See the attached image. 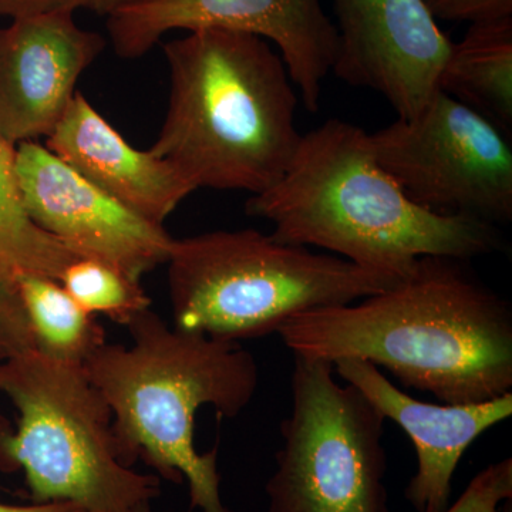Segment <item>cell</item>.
I'll return each instance as SVG.
<instances>
[{
    "instance_id": "cell-1",
    "label": "cell",
    "mask_w": 512,
    "mask_h": 512,
    "mask_svg": "<svg viewBox=\"0 0 512 512\" xmlns=\"http://www.w3.org/2000/svg\"><path fill=\"white\" fill-rule=\"evenodd\" d=\"M470 262L423 256L390 288L301 313L276 333L293 356L366 360L440 403L497 399L512 392V305Z\"/></svg>"
},
{
    "instance_id": "cell-2",
    "label": "cell",
    "mask_w": 512,
    "mask_h": 512,
    "mask_svg": "<svg viewBox=\"0 0 512 512\" xmlns=\"http://www.w3.org/2000/svg\"><path fill=\"white\" fill-rule=\"evenodd\" d=\"M245 211L271 222L276 241L396 279L423 256L473 261L504 247L497 225L410 200L377 163L370 134L339 119L303 134L281 180L251 195Z\"/></svg>"
},
{
    "instance_id": "cell-3",
    "label": "cell",
    "mask_w": 512,
    "mask_h": 512,
    "mask_svg": "<svg viewBox=\"0 0 512 512\" xmlns=\"http://www.w3.org/2000/svg\"><path fill=\"white\" fill-rule=\"evenodd\" d=\"M124 326L128 348L104 343L83 365L113 414L117 458L187 481L191 508L234 512L221 497L218 446L204 454L195 448V416L204 406L221 419L247 409L259 384L254 355L239 342L171 328L151 308Z\"/></svg>"
},
{
    "instance_id": "cell-4",
    "label": "cell",
    "mask_w": 512,
    "mask_h": 512,
    "mask_svg": "<svg viewBox=\"0 0 512 512\" xmlns=\"http://www.w3.org/2000/svg\"><path fill=\"white\" fill-rule=\"evenodd\" d=\"M170 100L148 151L195 188L268 190L288 170L303 134L299 94L268 40L205 29L165 43Z\"/></svg>"
},
{
    "instance_id": "cell-5",
    "label": "cell",
    "mask_w": 512,
    "mask_h": 512,
    "mask_svg": "<svg viewBox=\"0 0 512 512\" xmlns=\"http://www.w3.org/2000/svg\"><path fill=\"white\" fill-rule=\"evenodd\" d=\"M167 265L175 328L232 342L264 338L301 313L400 281L255 229L174 238Z\"/></svg>"
},
{
    "instance_id": "cell-6",
    "label": "cell",
    "mask_w": 512,
    "mask_h": 512,
    "mask_svg": "<svg viewBox=\"0 0 512 512\" xmlns=\"http://www.w3.org/2000/svg\"><path fill=\"white\" fill-rule=\"evenodd\" d=\"M0 393L19 413L0 417V470L25 473L33 503L134 512L160 497L158 477L117 458L113 414L83 365L29 350L0 363Z\"/></svg>"
},
{
    "instance_id": "cell-7",
    "label": "cell",
    "mask_w": 512,
    "mask_h": 512,
    "mask_svg": "<svg viewBox=\"0 0 512 512\" xmlns=\"http://www.w3.org/2000/svg\"><path fill=\"white\" fill-rule=\"evenodd\" d=\"M295 357L268 512H390L384 417L333 363Z\"/></svg>"
},
{
    "instance_id": "cell-8",
    "label": "cell",
    "mask_w": 512,
    "mask_h": 512,
    "mask_svg": "<svg viewBox=\"0 0 512 512\" xmlns=\"http://www.w3.org/2000/svg\"><path fill=\"white\" fill-rule=\"evenodd\" d=\"M377 163L407 197L439 214L512 220L510 136L437 90L410 119L370 134Z\"/></svg>"
},
{
    "instance_id": "cell-9",
    "label": "cell",
    "mask_w": 512,
    "mask_h": 512,
    "mask_svg": "<svg viewBox=\"0 0 512 512\" xmlns=\"http://www.w3.org/2000/svg\"><path fill=\"white\" fill-rule=\"evenodd\" d=\"M180 29L232 30L274 43L305 109L319 110L338 50L335 22L320 0H147L107 15L121 59L146 55L165 33Z\"/></svg>"
},
{
    "instance_id": "cell-10",
    "label": "cell",
    "mask_w": 512,
    "mask_h": 512,
    "mask_svg": "<svg viewBox=\"0 0 512 512\" xmlns=\"http://www.w3.org/2000/svg\"><path fill=\"white\" fill-rule=\"evenodd\" d=\"M16 174L30 220L80 258L109 262L141 281L167 264L174 238L140 217L37 141L16 146Z\"/></svg>"
},
{
    "instance_id": "cell-11",
    "label": "cell",
    "mask_w": 512,
    "mask_h": 512,
    "mask_svg": "<svg viewBox=\"0 0 512 512\" xmlns=\"http://www.w3.org/2000/svg\"><path fill=\"white\" fill-rule=\"evenodd\" d=\"M338 50L332 73L373 90L410 119L439 90L451 40L426 0H332Z\"/></svg>"
},
{
    "instance_id": "cell-12",
    "label": "cell",
    "mask_w": 512,
    "mask_h": 512,
    "mask_svg": "<svg viewBox=\"0 0 512 512\" xmlns=\"http://www.w3.org/2000/svg\"><path fill=\"white\" fill-rule=\"evenodd\" d=\"M74 12L13 19L0 30V138L12 146L49 137L76 96L84 70L106 47Z\"/></svg>"
},
{
    "instance_id": "cell-13",
    "label": "cell",
    "mask_w": 512,
    "mask_h": 512,
    "mask_svg": "<svg viewBox=\"0 0 512 512\" xmlns=\"http://www.w3.org/2000/svg\"><path fill=\"white\" fill-rule=\"evenodd\" d=\"M333 367L384 419L399 424L412 440L417 471L404 497L417 512L446 510L454 473L467 448L512 414V392L480 403H424L394 386L379 367L366 360L340 359Z\"/></svg>"
},
{
    "instance_id": "cell-14",
    "label": "cell",
    "mask_w": 512,
    "mask_h": 512,
    "mask_svg": "<svg viewBox=\"0 0 512 512\" xmlns=\"http://www.w3.org/2000/svg\"><path fill=\"white\" fill-rule=\"evenodd\" d=\"M46 147L89 183L157 225L197 190L170 161L130 146L80 93L46 138Z\"/></svg>"
},
{
    "instance_id": "cell-15",
    "label": "cell",
    "mask_w": 512,
    "mask_h": 512,
    "mask_svg": "<svg viewBox=\"0 0 512 512\" xmlns=\"http://www.w3.org/2000/svg\"><path fill=\"white\" fill-rule=\"evenodd\" d=\"M439 90L466 104L508 136L512 128V18L470 25L451 43Z\"/></svg>"
},
{
    "instance_id": "cell-16",
    "label": "cell",
    "mask_w": 512,
    "mask_h": 512,
    "mask_svg": "<svg viewBox=\"0 0 512 512\" xmlns=\"http://www.w3.org/2000/svg\"><path fill=\"white\" fill-rule=\"evenodd\" d=\"M18 285L37 352L60 362L84 365L107 343L106 330L97 316L84 311L56 279L18 274Z\"/></svg>"
},
{
    "instance_id": "cell-17",
    "label": "cell",
    "mask_w": 512,
    "mask_h": 512,
    "mask_svg": "<svg viewBox=\"0 0 512 512\" xmlns=\"http://www.w3.org/2000/svg\"><path fill=\"white\" fill-rule=\"evenodd\" d=\"M80 256L30 220L16 174V147L0 138V262L16 274L60 281Z\"/></svg>"
},
{
    "instance_id": "cell-18",
    "label": "cell",
    "mask_w": 512,
    "mask_h": 512,
    "mask_svg": "<svg viewBox=\"0 0 512 512\" xmlns=\"http://www.w3.org/2000/svg\"><path fill=\"white\" fill-rule=\"evenodd\" d=\"M59 282L84 311L123 326L151 306L138 279L100 259H76L64 269Z\"/></svg>"
},
{
    "instance_id": "cell-19",
    "label": "cell",
    "mask_w": 512,
    "mask_h": 512,
    "mask_svg": "<svg viewBox=\"0 0 512 512\" xmlns=\"http://www.w3.org/2000/svg\"><path fill=\"white\" fill-rule=\"evenodd\" d=\"M35 350L18 274L0 262V363Z\"/></svg>"
},
{
    "instance_id": "cell-20",
    "label": "cell",
    "mask_w": 512,
    "mask_h": 512,
    "mask_svg": "<svg viewBox=\"0 0 512 512\" xmlns=\"http://www.w3.org/2000/svg\"><path fill=\"white\" fill-rule=\"evenodd\" d=\"M512 498V458H504L481 470L456 503L441 512H500Z\"/></svg>"
},
{
    "instance_id": "cell-21",
    "label": "cell",
    "mask_w": 512,
    "mask_h": 512,
    "mask_svg": "<svg viewBox=\"0 0 512 512\" xmlns=\"http://www.w3.org/2000/svg\"><path fill=\"white\" fill-rule=\"evenodd\" d=\"M436 20L474 23L512 18V0H426Z\"/></svg>"
},
{
    "instance_id": "cell-22",
    "label": "cell",
    "mask_w": 512,
    "mask_h": 512,
    "mask_svg": "<svg viewBox=\"0 0 512 512\" xmlns=\"http://www.w3.org/2000/svg\"><path fill=\"white\" fill-rule=\"evenodd\" d=\"M86 0H0V15L13 19L84 8Z\"/></svg>"
},
{
    "instance_id": "cell-23",
    "label": "cell",
    "mask_w": 512,
    "mask_h": 512,
    "mask_svg": "<svg viewBox=\"0 0 512 512\" xmlns=\"http://www.w3.org/2000/svg\"><path fill=\"white\" fill-rule=\"evenodd\" d=\"M0 512H87L83 507L67 501L56 503H33L30 505H12L0 503Z\"/></svg>"
},
{
    "instance_id": "cell-24",
    "label": "cell",
    "mask_w": 512,
    "mask_h": 512,
    "mask_svg": "<svg viewBox=\"0 0 512 512\" xmlns=\"http://www.w3.org/2000/svg\"><path fill=\"white\" fill-rule=\"evenodd\" d=\"M147 2V0H86L84 9L92 10V12L99 13V15H110L121 8L127 6L137 5V3Z\"/></svg>"
},
{
    "instance_id": "cell-25",
    "label": "cell",
    "mask_w": 512,
    "mask_h": 512,
    "mask_svg": "<svg viewBox=\"0 0 512 512\" xmlns=\"http://www.w3.org/2000/svg\"><path fill=\"white\" fill-rule=\"evenodd\" d=\"M151 504H153V503H147V504L140 505V507H138L137 510L134 512H154L153 507H151ZM168 512H173V511H168Z\"/></svg>"
}]
</instances>
